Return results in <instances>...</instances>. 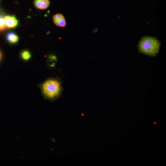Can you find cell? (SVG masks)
<instances>
[{
  "instance_id": "cell-4",
  "label": "cell",
  "mask_w": 166,
  "mask_h": 166,
  "mask_svg": "<svg viewBox=\"0 0 166 166\" xmlns=\"http://www.w3.org/2000/svg\"><path fill=\"white\" fill-rule=\"evenodd\" d=\"M5 19L6 26L8 28H15L18 25V20L14 16H7Z\"/></svg>"
},
{
  "instance_id": "cell-6",
  "label": "cell",
  "mask_w": 166,
  "mask_h": 166,
  "mask_svg": "<svg viewBox=\"0 0 166 166\" xmlns=\"http://www.w3.org/2000/svg\"><path fill=\"white\" fill-rule=\"evenodd\" d=\"M7 39L10 43H14L19 41L18 36L14 32H11L8 33L7 35Z\"/></svg>"
},
{
  "instance_id": "cell-9",
  "label": "cell",
  "mask_w": 166,
  "mask_h": 166,
  "mask_svg": "<svg viewBox=\"0 0 166 166\" xmlns=\"http://www.w3.org/2000/svg\"><path fill=\"white\" fill-rule=\"evenodd\" d=\"M1 52H0V59H1Z\"/></svg>"
},
{
  "instance_id": "cell-5",
  "label": "cell",
  "mask_w": 166,
  "mask_h": 166,
  "mask_svg": "<svg viewBox=\"0 0 166 166\" xmlns=\"http://www.w3.org/2000/svg\"><path fill=\"white\" fill-rule=\"evenodd\" d=\"M34 4L36 9L45 10L49 7L50 3L49 0H35Z\"/></svg>"
},
{
  "instance_id": "cell-2",
  "label": "cell",
  "mask_w": 166,
  "mask_h": 166,
  "mask_svg": "<svg viewBox=\"0 0 166 166\" xmlns=\"http://www.w3.org/2000/svg\"><path fill=\"white\" fill-rule=\"evenodd\" d=\"M161 46V43L157 38L145 36L139 40L137 49L141 53L154 57L158 54Z\"/></svg>"
},
{
  "instance_id": "cell-7",
  "label": "cell",
  "mask_w": 166,
  "mask_h": 166,
  "mask_svg": "<svg viewBox=\"0 0 166 166\" xmlns=\"http://www.w3.org/2000/svg\"><path fill=\"white\" fill-rule=\"evenodd\" d=\"M21 56L22 59L25 60H29L31 58V54L30 52L26 50L22 52Z\"/></svg>"
},
{
  "instance_id": "cell-8",
  "label": "cell",
  "mask_w": 166,
  "mask_h": 166,
  "mask_svg": "<svg viewBox=\"0 0 166 166\" xmlns=\"http://www.w3.org/2000/svg\"><path fill=\"white\" fill-rule=\"evenodd\" d=\"M6 27L5 17L0 16V31L5 30Z\"/></svg>"
},
{
  "instance_id": "cell-3",
  "label": "cell",
  "mask_w": 166,
  "mask_h": 166,
  "mask_svg": "<svg viewBox=\"0 0 166 166\" xmlns=\"http://www.w3.org/2000/svg\"><path fill=\"white\" fill-rule=\"evenodd\" d=\"M53 22L56 26L60 27H65L66 22L65 18L61 14H57L55 15L53 17Z\"/></svg>"
},
{
  "instance_id": "cell-1",
  "label": "cell",
  "mask_w": 166,
  "mask_h": 166,
  "mask_svg": "<svg viewBox=\"0 0 166 166\" xmlns=\"http://www.w3.org/2000/svg\"><path fill=\"white\" fill-rule=\"evenodd\" d=\"M41 89L45 98L51 101L58 99L63 92L61 82L58 78L48 79L41 84Z\"/></svg>"
}]
</instances>
